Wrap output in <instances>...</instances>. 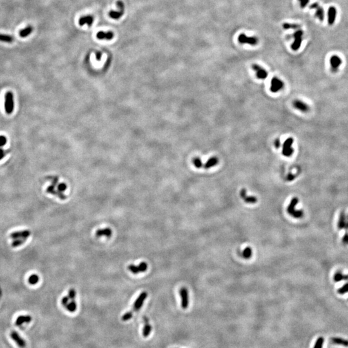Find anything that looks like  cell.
Here are the masks:
<instances>
[{
    "mask_svg": "<svg viewBox=\"0 0 348 348\" xmlns=\"http://www.w3.org/2000/svg\"><path fill=\"white\" fill-rule=\"evenodd\" d=\"M299 202V200L297 197H293L291 199L290 205L287 206V211L291 216L295 219L302 218L304 215V212L302 210H296L295 206Z\"/></svg>",
    "mask_w": 348,
    "mask_h": 348,
    "instance_id": "1",
    "label": "cell"
},
{
    "mask_svg": "<svg viewBox=\"0 0 348 348\" xmlns=\"http://www.w3.org/2000/svg\"><path fill=\"white\" fill-rule=\"evenodd\" d=\"M14 109V96L12 92H7L5 95V110L7 114H11Z\"/></svg>",
    "mask_w": 348,
    "mask_h": 348,
    "instance_id": "2",
    "label": "cell"
},
{
    "mask_svg": "<svg viewBox=\"0 0 348 348\" xmlns=\"http://www.w3.org/2000/svg\"><path fill=\"white\" fill-rule=\"evenodd\" d=\"M294 140L292 137L287 138L284 141L282 146V155L285 157H290L294 152V149L292 148Z\"/></svg>",
    "mask_w": 348,
    "mask_h": 348,
    "instance_id": "3",
    "label": "cell"
},
{
    "mask_svg": "<svg viewBox=\"0 0 348 348\" xmlns=\"http://www.w3.org/2000/svg\"><path fill=\"white\" fill-rule=\"evenodd\" d=\"M117 9L116 10H112L109 13V16L114 19L117 20L121 18L125 13V5L121 1H118L117 3Z\"/></svg>",
    "mask_w": 348,
    "mask_h": 348,
    "instance_id": "4",
    "label": "cell"
},
{
    "mask_svg": "<svg viewBox=\"0 0 348 348\" xmlns=\"http://www.w3.org/2000/svg\"><path fill=\"white\" fill-rule=\"evenodd\" d=\"M302 36L303 32L301 30H298L297 31H296L295 33H293V38H294V41L291 45L292 50L297 51L300 49L302 41Z\"/></svg>",
    "mask_w": 348,
    "mask_h": 348,
    "instance_id": "5",
    "label": "cell"
},
{
    "mask_svg": "<svg viewBox=\"0 0 348 348\" xmlns=\"http://www.w3.org/2000/svg\"><path fill=\"white\" fill-rule=\"evenodd\" d=\"M284 86V83L281 79L277 77H273L271 81L270 90L273 93H277L281 90Z\"/></svg>",
    "mask_w": 348,
    "mask_h": 348,
    "instance_id": "6",
    "label": "cell"
},
{
    "mask_svg": "<svg viewBox=\"0 0 348 348\" xmlns=\"http://www.w3.org/2000/svg\"><path fill=\"white\" fill-rule=\"evenodd\" d=\"M238 41L241 44H248L250 45H256L259 40L256 37H249L245 34H241L239 35Z\"/></svg>",
    "mask_w": 348,
    "mask_h": 348,
    "instance_id": "7",
    "label": "cell"
},
{
    "mask_svg": "<svg viewBox=\"0 0 348 348\" xmlns=\"http://www.w3.org/2000/svg\"><path fill=\"white\" fill-rule=\"evenodd\" d=\"M179 295L181 298V307L182 309H186L189 304L188 291L185 287H182L179 290Z\"/></svg>",
    "mask_w": 348,
    "mask_h": 348,
    "instance_id": "8",
    "label": "cell"
},
{
    "mask_svg": "<svg viewBox=\"0 0 348 348\" xmlns=\"http://www.w3.org/2000/svg\"><path fill=\"white\" fill-rule=\"evenodd\" d=\"M148 297V293L146 291H143L139 295V297L135 300V301L133 306V311H138L143 305V303L145 302L146 298Z\"/></svg>",
    "mask_w": 348,
    "mask_h": 348,
    "instance_id": "9",
    "label": "cell"
},
{
    "mask_svg": "<svg viewBox=\"0 0 348 348\" xmlns=\"http://www.w3.org/2000/svg\"><path fill=\"white\" fill-rule=\"evenodd\" d=\"M251 67L255 71L256 75H257V78L258 79H265L267 78L268 74H267V72L264 68L257 65V64H253V65H252Z\"/></svg>",
    "mask_w": 348,
    "mask_h": 348,
    "instance_id": "10",
    "label": "cell"
},
{
    "mask_svg": "<svg viewBox=\"0 0 348 348\" xmlns=\"http://www.w3.org/2000/svg\"><path fill=\"white\" fill-rule=\"evenodd\" d=\"M240 196L246 203L255 204L257 202V198L255 196H250L247 195L246 190L245 188L241 189L240 191Z\"/></svg>",
    "mask_w": 348,
    "mask_h": 348,
    "instance_id": "11",
    "label": "cell"
},
{
    "mask_svg": "<svg viewBox=\"0 0 348 348\" xmlns=\"http://www.w3.org/2000/svg\"><path fill=\"white\" fill-rule=\"evenodd\" d=\"M94 18L91 15H86L82 16L79 20V25L84 26L86 25L88 27H91L94 23Z\"/></svg>",
    "mask_w": 348,
    "mask_h": 348,
    "instance_id": "12",
    "label": "cell"
},
{
    "mask_svg": "<svg viewBox=\"0 0 348 348\" xmlns=\"http://www.w3.org/2000/svg\"><path fill=\"white\" fill-rule=\"evenodd\" d=\"M10 337L17 344L18 346L19 347L23 348V347H25L26 343H25V341H24V340L21 337H20L19 335L17 333V332H16V331L12 332V333H10Z\"/></svg>",
    "mask_w": 348,
    "mask_h": 348,
    "instance_id": "13",
    "label": "cell"
},
{
    "mask_svg": "<svg viewBox=\"0 0 348 348\" xmlns=\"http://www.w3.org/2000/svg\"><path fill=\"white\" fill-rule=\"evenodd\" d=\"M293 105L296 109L301 111L302 112H307L310 109L308 105L301 100H295L293 103Z\"/></svg>",
    "mask_w": 348,
    "mask_h": 348,
    "instance_id": "14",
    "label": "cell"
},
{
    "mask_svg": "<svg viewBox=\"0 0 348 348\" xmlns=\"http://www.w3.org/2000/svg\"><path fill=\"white\" fill-rule=\"evenodd\" d=\"M30 235V232L29 230H23L21 231L13 232L10 234V237L13 239H27Z\"/></svg>",
    "mask_w": 348,
    "mask_h": 348,
    "instance_id": "15",
    "label": "cell"
},
{
    "mask_svg": "<svg viewBox=\"0 0 348 348\" xmlns=\"http://www.w3.org/2000/svg\"><path fill=\"white\" fill-rule=\"evenodd\" d=\"M96 37L100 40H111L114 37V34L112 31H100L97 34Z\"/></svg>",
    "mask_w": 348,
    "mask_h": 348,
    "instance_id": "16",
    "label": "cell"
},
{
    "mask_svg": "<svg viewBox=\"0 0 348 348\" xmlns=\"http://www.w3.org/2000/svg\"><path fill=\"white\" fill-rule=\"evenodd\" d=\"M331 69L333 72H337L340 65L342 64V60L337 55H333L330 59Z\"/></svg>",
    "mask_w": 348,
    "mask_h": 348,
    "instance_id": "17",
    "label": "cell"
},
{
    "mask_svg": "<svg viewBox=\"0 0 348 348\" xmlns=\"http://www.w3.org/2000/svg\"><path fill=\"white\" fill-rule=\"evenodd\" d=\"M112 235V231L110 228L98 230L95 232V236L97 237H101L102 236H105L107 238H110Z\"/></svg>",
    "mask_w": 348,
    "mask_h": 348,
    "instance_id": "18",
    "label": "cell"
},
{
    "mask_svg": "<svg viewBox=\"0 0 348 348\" xmlns=\"http://www.w3.org/2000/svg\"><path fill=\"white\" fill-rule=\"evenodd\" d=\"M219 159L217 157H210L208 160L207 162L205 164V165H204V167H205V169H209L210 168H212L215 166H216L219 163Z\"/></svg>",
    "mask_w": 348,
    "mask_h": 348,
    "instance_id": "19",
    "label": "cell"
},
{
    "mask_svg": "<svg viewBox=\"0 0 348 348\" xmlns=\"http://www.w3.org/2000/svg\"><path fill=\"white\" fill-rule=\"evenodd\" d=\"M32 321V318L29 315H27V316H19V317L17 318L16 319V321L15 324L16 325L19 326L22 325L23 323H29L30 322H31Z\"/></svg>",
    "mask_w": 348,
    "mask_h": 348,
    "instance_id": "20",
    "label": "cell"
},
{
    "mask_svg": "<svg viewBox=\"0 0 348 348\" xmlns=\"http://www.w3.org/2000/svg\"><path fill=\"white\" fill-rule=\"evenodd\" d=\"M331 341L332 343L335 344L348 347V340L346 339H344L342 338L339 337H332L331 338Z\"/></svg>",
    "mask_w": 348,
    "mask_h": 348,
    "instance_id": "21",
    "label": "cell"
},
{
    "mask_svg": "<svg viewBox=\"0 0 348 348\" xmlns=\"http://www.w3.org/2000/svg\"><path fill=\"white\" fill-rule=\"evenodd\" d=\"M346 220H347V218H346V214H344V212H342L341 214H340V217H339V219H338V229L342 230L344 228H346Z\"/></svg>",
    "mask_w": 348,
    "mask_h": 348,
    "instance_id": "22",
    "label": "cell"
},
{
    "mask_svg": "<svg viewBox=\"0 0 348 348\" xmlns=\"http://www.w3.org/2000/svg\"><path fill=\"white\" fill-rule=\"evenodd\" d=\"M33 27H32L31 25L27 26V27L25 28V29H23L19 31V36L21 37V38H27V36H29V35L32 33H33Z\"/></svg>",
    "mask_w": 348,
    "mask_h": 348,
    "instance_id": "23",
    "label": "cell"
},
{
    "mask_svg": "<svg viewBox=\"0 0 348 348\" xmlns=\"http://www.w3.org/2000/svg\"><path fill=\"white\" fill-rule=\"evenodd\" d=\"M333 280L335 282H340L342 281H347L348 275H344L342 272L338 271L336 273L333 277Z\"/></svg>",
    "mask_w": 348,
    "mask_h": 348,
    "instance_id": "24",
    "label": "cell"
},
{
    "mask_svg": "<svg viewBox=\"0 0 348 348\" xmlns=\"http://www.w3.org/2000/svg\"><path fill=\"white\" fill-rule=\"evenodd\" d=\"M311 8L312 9H314L315 10H316V16L320 19L322 20L323 19V17H324V14H323V10L322 8L320 7L318 4L317 3H315L313 4V5H311Z\"/></svg>",
    "mask_w": 348,
    "mask_h": 348,
    "instance_id": "25",
    "label": "cell"
},
{
    "mask_svg": "<svg viewBox=\"0 0 348 348\" xmlns=\"http://www.w3.org/2000/svg\"><path fill=\"white\" fill-rule=\"evenodd\" d=\"M0 41L10 43L14 41V38L10 35L0 34Z\"/></svg>",
    "mask_w": 348,
    "mask_h": 348,
    "instance_id": "26",
    "label": "cell"
},
{
    "mask_svg": "<svg viewBox=\"0 0 348 348\" xmlns=\"http://www.w3.org/2000/svg\"><path fill=\"white\" fill-rule=\"evenodd\" d=\"M253 255V251L250 247H246L242 252V257L245 259H249Z\"/></svg>",
    "mask_w": 348,
    "mask_h": 348,
    "instance_id": "27",
    "label": "cell"
},
{
    "mask_svg": "<svg viewBox=\"0 0 348 348\" xmlns=\"http://www.w3.org/2000/svg\"><path fill=\"white\" fill-rule=\"evenodd\" d=\"M65 307L69 312L73 313V312L77 310L76 302L74 301V300H72V301L68 303V304Z\"/></svg>",
    "mask_w": 348,
    "mask_h": 348,
    "instance_id": "28",
    "label": "cell"
},
{
    "mask_svg": "<svg viewBox=\"0 0 348 348\" xmlns=\"http://www.w3.org/2000/svg\"><path fill=\"white\" fill-rule=\"evenodd\" d=\"M151 326L149 324H146L143 327V335L144 337H148L150 335V334L151 333Z\"/></svg>",
    "mask_w": 348,
    "mask_h": 348,
    "instance_id": "29",
    "label": "cell"
},
{
    "mask_svg": "<svg viewBox=\"0 0 348 348\" xmlns=\"http://www.w3.org/2000/svg\"><path fill=\"white\" fill-rule=\"evenodd\" d=\"M336 17V10L334 8L331 7L329 9V23L332 24L334 22L335 18Z\"/></svg>",
    "mask_w": 348,
    "mask_h": 348,
    "instance_id": "30",
    "label": "cell"
},
{
    "mask_svg": "<svg viewBox=\"0 0 348 348\" xmlns=\"http://www.w3.org/2000/svg\"><path fill=\"white\" fill-rule=\"evenodd\" d=\"M128 270L130 271L134 275H137V274L140 273L138 266H135L134 265H130L129 266H128Z\"/></svg>",
    "mask_w": 348,
    "mask_h": 348,
    "instance_id": "31",
    "label": "cell"
},
{
    "mask_svg": "<svg viewBox=\"0 0 348 348\" xmlns=\"http://www.w3.org/2000/svg\"><path fill=\"white\" fill-rule=\"evenodd\" d=\"M283 28L285 29H296L299 28V25L297 24H292V23H284L283 24Z\"/></svg>",
    "mask_w": 348,
    "mask_h": 348,
    "instance_id": "32",
    "label": "cell"
},
{
    "mask_svg": "<svg viewBox=\"0 0 348 348\" xmlns=\"http://www.w3.org/2000/svg\"><path fill=\"white\" fill-rule=\"evenodd\" d=\"M324 342V338L322 337H319L317 340V341H316L315 344L313 348H322Z\"/></svg>",
    "mask_w": 348,
    "mask_h": 348,
    "instance_id": "33",
    "label": "cell"
},
{
    "mask_svg": "<svg viewBox=\"0 0 348 348\" xmlns=\"http://www.w3.org/2000/svg\"><path fill=\"white\" fill-rule=\"evenodd\" d=\"M39 281V277L37 275H32L29 279V282L30 284L34 285Z\"/></svg>",
    "mask_w": 348,
    "mask_h": 348,
    "instance_id": "34",
    "label": "cell"
},
{
    "mask_svg": "<svg viewBox=\"0 0 348 348\" xmlns=\"http://www.w3.org/2000/svg\"><path fill=\"white\" fill-rule=\"evenodd\" d=\"M193 163H194V166L196 168H201L203 166L201 159H200L199 157H195L193 159Z\"/></svg>",
    "mask_w": 348,
    "mask_h": 348,
    "instance_id": "35",
    "label": "cell"
},
{
    "mask_svg": "<svg viewBox=\"0 0 348 348\" xmlns=\"http://www.w3.org/2000/svg\"><path fill=\"white\" fill-rule=\"evenodd\" d=\"M137 266L139 267L140 273L145 272L148 269V265L146 262H141Z\"/></svg>",
    "mask_w": 348,
    "mask_h": 348,
    "instance_id": "36",
    "label": "cell"
},
{
    "mask_svg": "<svg viewBox=\"0 0 348 348\" xmlns=\"http://www.w3.org/2000/svg\"><path fill=\"white\" fill-rule=\"evenodd\" d=\"M26 239H14V241L12 243V246L13 247H17L18 246H20L21 245L25 242L26 241Z\"/></svg>",
    "mask_w": 348,
    "mask_h": 348,
    "instance_id": "37",
    "label": "cell"
},
{
    "mask_svg": "<svg viewBox=\"0 0 348 348\" xmlns=\"http://www.w3.org/2000/svg\"><path fill=\"white\" fill-rule=\"evenodd\" d=\"M132 317H133L132 312H131V311L126 312V313H125L122 316V321H128L132 318Z\"/></svg>",
    "mask_w": 348,
    "mask_h": 348,
    "instance_id": "38",
    "label": "cell"
},
{
    "mask_svg": "<svg viewBox=\"0 0 348 348\" xmlns=\"http://www.w3.org/2000/svg\"><path fill=\"white\" fill-rule=\"evenodd\" d=\"M338 293L341 295H344L346 293H348V283H346V284L342 286L338 290Z\"/></svg>",
    "mask_w": 348,
    "mask_h": 348,
    "instance_id": "39",
    "label": "cell"
},
{
    "mask_svg": "<svg viewBox=\"0 0 348 348\" xmlns=\"http://www.w3.org/2000/svg\"><path fill=\"white\" fill-rule=\"evenodd\" d=\"M75 295H76V292H75V290L73 289V288L70 289L69 290V298H70L72 300H72H74V298L75 297Z\"/></svg>",
    "mask_w": 348,
    "mask_h": 348,
    "instance_id": "40",
    "label": "cell"
},
{
    "mask_svg": "<svg viewBox=\"0 0 348 348\" xmlns=\"http://www.w3.org/2000/svg\"><path fill=\"white\" fill-rule=\"evenodd\" d=\"M66 184L65 183H61V184H59L58 186V190L60 192H63V191H65L66 189Z\"/></svg>",
    "mask_w": 348,
    "mask_h": 348,
    "instance_id": "41",
    "label": "cell"
},
{
    "mask_svg": "<svg viewBox=\"0 0 348 348\" xmlns=\"http://www.w3.org/2000/svg\"><path fill=\"white\" fill-rule=\"evenodd\" d=\"M7 141V137H5V136L0 135V147L5 146L6 145Z\"/></svg>",
    "mask_w": 348,
    "mask_h": 348,
    "instance_id": "42",
    "label": "cell"
},
{
    "mask_svg": "<svg viewBox=\"0 0 348 348\" xmlns=\"http://www.w3.org/2000/svg\"><path fill=\"white\" fill-rule=\"evenodd\" d=\"M69 296H66V297H64L62 300H61V304L62 305L64 306L65 307H66V306L68 304V303H69Z\"/></svg>",
    "mask_w": 348,
    "mask_h": 348,
    "instance_id": "43",
    "label": "cell"
},
{
    "mask_svg": "<svg viewBox=\"0 0 348 348\" xmlns=\"http://www.w3.org/2000/svg\"><path fill=\"white\" fill-rule=\"evenodd\" d=\"M298 1L300 2V5H301V7L302 8H304L306 6L307 3H309L310 0H298Z\"/></svg>",
    "mask_w": 348,
    "mask_h": 348,
    "instance_id": "44",
    "label": "cell"
},
{
    "mask_svg": "<svg viewBox=\"0 0 348 348\" xmlns=\"http://www.w3.org/2000/svg\"><path fill=\"white\" fill-rule=\"evenodd\" d=\"M295 177H296V175H293V174H288V175L287 176V180L288 181H293V180H294L295 179Z\"/></svg>",
    "mask_w": 348,
    "mask_h": 348,
    "instance_id": "45",
    "label": "cell"
},
{
    "mask_svg": "<svg viewBox=\"0 0 348 348\" xmlns=\"http://www.w3.org/2000/svg\"><path fill=\"white\" fill-rule=\"evenodd\" d=\"M274 145L277 149H279V148L281 147V141H280L279 139H276L274 142Z\"/></svg>",
    "mask_w": 348,
    "mask_h": 348,
    "instance_id": "46",
    "label": "cell"
},
{
    "mask_svg": "<svg viewBox=\"0 0 348 348\" xmlns=\"http://www.w3.org/2000/svg\"><path fill=\"white\" fill-rule=\"evenodd\" d=\"M342 241L344 243L346 244V245H348V233H346L345 235H344Z\"/></svg>",
    "mask_w": 348,
    "mask_h": 348,
    "instance_id": "47",
    "label": "cell"
},
{
    "mask_svg": "<svg viewBox=\"0 0 348 348\" xmlns=\"http://www.w3.org/2000/svg\"><path fill=\"white\" fill-rule=\"evenodd\" d=\"M4 157H5V151L0 148V160H1Z\"/></svg>",
    "mask_w": 348,
    "mask_h": 348,
    "instance_id": "48",
    "label": "cell"
},
{
    "mask_svg": "<svg viewBox=\"0 0 348 348\" xmlns=\"http://www.w3.org/2000/svg\"><path fill=\"white\" fill-rule=\"evenodd\" d=\"M346 229H348V217L347 218L346 220Z\"/></svg>",
    "mask_w": 348,
    "mask_h": 348,
    "instance_id": "49",
    "label": "cell"
}]
</instances>
